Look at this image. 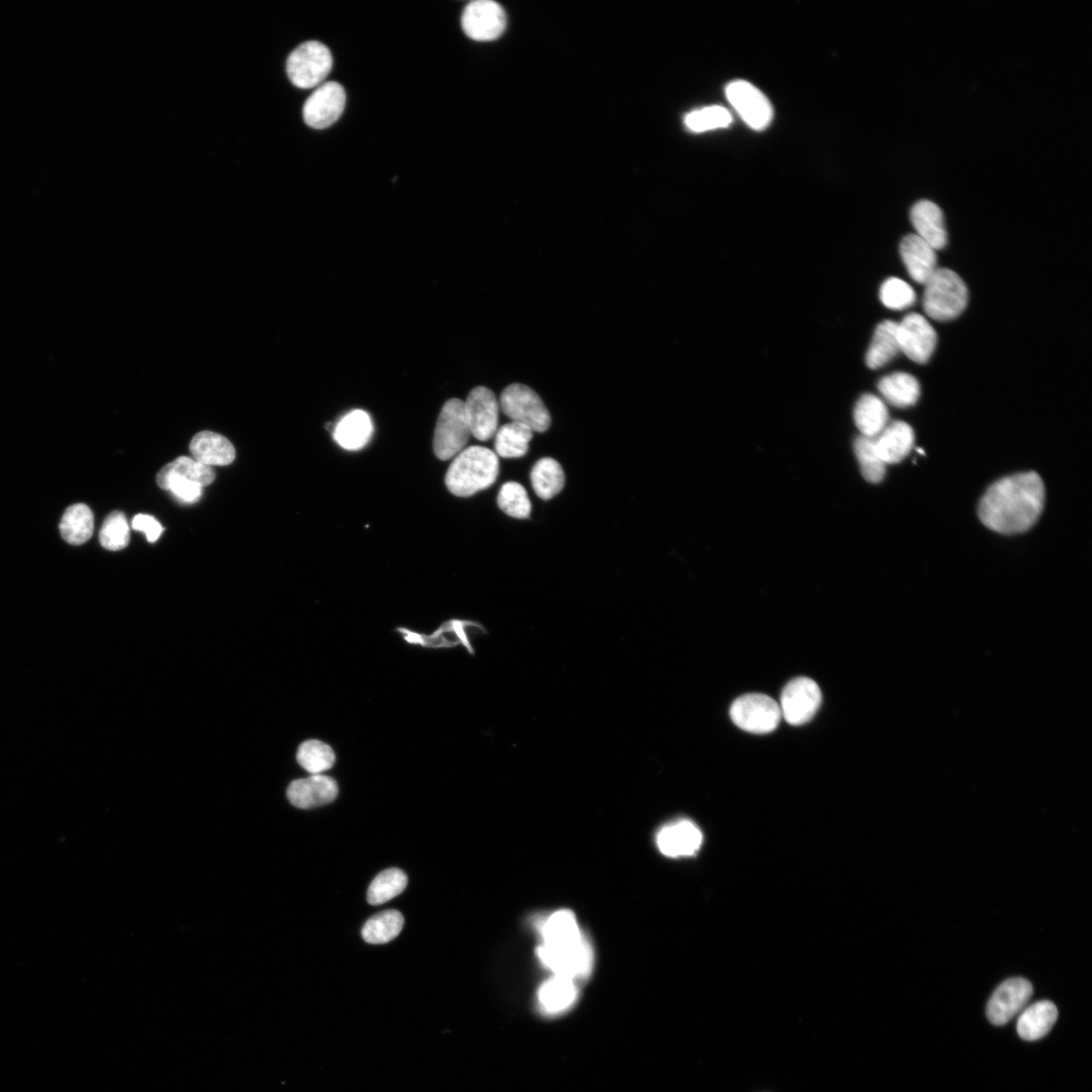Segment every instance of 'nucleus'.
I'll return each instance as SVG.
<instances>
[{"label":"nucleus","instance_id":"1","mask_svg":"<svg viewBox=\"0 0 1092 1092\" xmlns=\"http://www.w3.org/2000/svg\"><path fill=\"white\" fill-rule=\"evenodd\" d=\"M1045 505V486L1036 473L1016 474L994 483L983 497L980 518L989 530L1014 535L1029 531Z\"/></svg>","mask_w":1092,"mask_h":1092},{"label":"nucleus","instance_id":"2","mask_svg":"<svg viewBox=\"0 0 1092 1092\" xmlns=\"http://www.w3.org/2000/svg\"><path fill=\"white\" fill-rule=\"evenodd\" d=\"M499 460L490 449L472 446L462 452L449 467L445 484L458 497H471L490 488L499 475Z\"/></svg>","mask_w":1092,"mask_h":1092},{"label":"nucleus","instance_id":"3","mask_svg":"<svg viewBox=\"0 0 1092 1092\" xmlns=\"http://www.w3.org/2000/svg\"><path fill=\"white\" fill-rule=\"evenodd\" d=\"M923 305L926 314L939 323L959 317L968 307L969 289L955 272L938 269L924 285Z\"/></svg>","mask_w":1092,"mask_h":1092},{"label":"nucleus","instance_id":"4","mask_svg":"<svg viewBox=\"0 0 1092 1092\" xmlns=\"http://www.w3.org/2000/svg\"><path fill=\"white\" fill-rule=\"evenodd\" d=\"M333 68V57L323 43L309 41L289 56L287 74L291 83L302 90L316 89L325 84Z\"/></svg>","mask_w":1092,"mask_h":1092},{"label":"nucleus","instance_id":"5","mask_svg":"<svg viewBox=\"0 0 1092 1092\" xmlns=\"http://www.w3.org/2000/svg\"><path fill=\"white\" fill-rule=\"evenodd\" d=\"M538 957L554 976L574 982L587 980L593 971L594 954L586 938L561 946L542 944L538 948Z\"/></svg>","mask_w":1092,"mask_h":1092},{"label":"nucleus","instance_id":"6","mask_svg":"<svg viewBox=\"0 0 1092 1092\" xmlns=\"http://www.w3.org/2000/svg\"><path fill=\"white\" fill-rule=\"evenodd\" d=\"M472 435L465 402L449 400L439 414L434 433L433 449L441 461H448L462 453Z\"/></svg>","mask_w":1092,"mask_h":1092},{"label":"nucleus","instance_id":"7","mask_svg":"<svg viewBox=\"0 0 1092 1092\" xmlns=\"http://www.w3.org/2000/svg\"><path fill=\"white\" fill-rule=\"evenodd\" d=\"M731 718L741 730L765 735L774 732L782 719L780 705L764 694H747L732 705Z\"/></svg>","mask_w":1092,"mask_h":1092},{"label":"nucleus","instance_id":"8","mask_svg":"<svg viewBox=\"0 0 1092 1092\" xmlns=\"http://www.w3.org/2000/svg\"><path fill=\"white\" fill-rule=\"evenodd\" d=\"M500 405L512 422L524 424L534 432H546L550 426L551 418L543 400L525 384L509 385L501 395Z\"/></svg>","mask_w":1092,"mask_h":1092},{"label":"nucleus","instance_id":"9","mask_svg":"<svg viewBox=\"0 0 1092 1092\" xmlns=\"http://www.w3.org/2000/svg\"><path fill=\"white\" fill-rule=\"evenodd\" d=\"M821 704V691L811 679L800 677L789 682L781 695L782 718L791 726H803L816 715Z\"/></svg>","mask_w":1092,"mask_h":1092},{"label":"nucleus","instance_id":"10","mask_svg":"<svg viewBox=\"0 0 1092 1092\" xmlns=\"http://www.w3.org/2000/svg\"><path fill=\"white\" fill-rule=\"evenodd\" d=\"M345 105L346 94L341 85L334 82L321 85L304 105L305 122L317 130H323L339 119Z\"/></svg>","mask_w":1092,"mask_h":1092},{"label":"nucleus","instance_id":"11","mask_svg":"<svg viewBox=\"0 0 1092 1092\" xmlns=\"http://www.w3.org/2000/svg\"><path fill=\"white\" fill-rule=\"evenodd\" d=\"M726 95L740 116L754 130L762 131L773 118V108L766 97L754 85L746 81H735L728 85Z\"/></svg>","mask_w":1092,"mask_h":1092},{"label":"nucleus","instance_id":"12","mask_svg":"<svg viewBox=\"0 0 1092 1092\" xmlns=\"http://www.w3.org/2000/svg\"><path fill=\"white\" fill-rule=\"evenodd\" d=\"M897 333L901 352L919 364L927 363L938 342V335L929 321L919 313L907 315L901 324H897Z\"/></svg>","mask_w":1092,"mask_h":1092},{"label":"nucleus","instance_id":"13","mask_svg":"<svg viewBox=\"0 0 1092 1092\" xmlns=\"http://www.w3.org/2000/svg\"><path fill=\"white\" fill-rule=\"evenodd\" d=\"M507 18L503 8L492 0H475L462 17L463 30L475 41L488 42L498 39L505 31Z\"/></svg>","mask_w":1092,"mask_h":1092},{"label":"nucleus","instance_id":"14","mask_svg":"<svg viewBox=\"0 0 1092 1092\" xmlns=\"http://www.w3.org/2000/svg\"><path fill=\"white\" fill-rule=\"evenodd\" d=\"M1033 992V985L1026 980L1012 979L1004 982L989 999L986 1012L988 1019L994 1025L1006 1024L1025 1008Z\"/></svg>","mask_w":1092,"mask_h":1092},{"label":"nucleus","instance_id":"15","mask_svg":"<svg viewBox=\"0 0 1092 1092\" xmlns=\"http://www.w3.org/2000/svg\"><path fill=\"white\" fill-rule=\"evenodd\" d=\"M703 834L690 819L681 818L664 825L657 834L661 853L670 858L694 856L701 848Z\"/></svg>","mask_w":1092,"mask_h":1092},{"label":"nucleus","instance_id":"16","mask_svg":"<svg viewBox=\"0 0 1092 1092\" xmlns=\"http://www.w3.org/2000/svg\"><path fill=\"white\" fill-rule=\"evenodd\" d=\"M465 410L472 435L480 441L491 439L499 422V404L494 393L485 387L474 389L465 402Z\"/></svg>","mask_w":1092,"mask_h":1092},{"label":"nucleus","instance_id":"17","mask_svg":"<svg viewBox=\"0 0 1092 1092\" xmlns=\"http://www.w3.org/2000/svg\"><path fill=\"white\" fill-rule=\"evenodd\" d=\"M338 785L330 777L313 775L292 782L287 795L290 802L302 809H310L333 802L338 796Z\"/></svg>","mask_w":1092,"mask_h":1092},{"label":"nucleus","instance_id":"18","mask_svg":"<svg viewBox=\"0 0 1092 1092\" xmlns=\"http://www.w3.org/2000/svg\"><path fill=\"white\" fill-rule=\"evenodd\" d=\"M899 250L909 275L919 285H925L939 269L936 250L916 234L906 236Z\"/></svg>","mask_w":1092,"mask_h":1092},{"label":"nucleus","instance_id":"19","mask_svg":"<svg viewBox=\"0 0 1092 1092\" xmlns=\"http://www.w3.org/2000/svg\"><path fill=\"white\" fill-rule=\"evenodd\" d=\"M876 451L887 465L902 463L915 444L913 428L904 421L889 422L885 429L873 438Z\"/></svg>","mask_w":1092,"mask_h":1092},{"label":"nucleus","instance_id":"20","mask_svg":"<svg viewBox=\"0 0 1092 1092\" xmlns=\"http://www.w3.org/2000/svg\"><path fill=\"white\" fill-rule=\"evenodd\" d=\"M911 221L920 238L936 251L945 248L948 242L944 215L941 208L929 200L919 201L911 210Z\"/></svg>","mask_w":1092,"mask_h":1092},{"label":"nucleus","instance_id":"21","mask_svg":"<svg viewBox=\"0 0 1092 1092\" xmlns=\"http://www.w3.org/2000/svg\"><path fill=\"white\" fill-rule=\"evenodd\" d=\"M189 449L194 460L209 467H226L236 458L233 444L226 437L211 431L198 433L192 438Z\"/></svg>","mask_w":1092,"mask_h":1092},{"label":"nucleus","instance_id":"22","mask_svg":"<svg viewBox=\"0 0 1092 1092\" xmlns=\"http://www.w3.org/2000/svg\"><path fill=\"white\" fill-rule=\"evenodd\" d=\"M1057 1018L1058 1009L1053 1002L1039 1001L1021 1011L1016 1030L1021 1039L1037 1041L1049 1034Z\"/></svg>","mask_w":1092,"mask_h":1092},{"label":"nucleus","instance_id":"23","mask_svg":"<svg viewBox=\"0 0 1092 1092\" xmlns=\"http://www.w3.org/2000/svg\"><path fill=\"white\" fill-rule=\"evenodd\" d=\"M878 390L889 404L898 408L914 406L921 397L919 380L911 373L903 371L893 372L880 378Z\"/></svg>","mask_w":1092,"mask_h":1092},{"label":"nucleus","instance_id":"24","mask_svg":"<svg viewBox=\"0 0 1092 1092\" xmlns=\"http://www.w3.org/2000/svg\"><path fill=\"white\" fill-rule=\"evenodd\" d=\"M577 996H579V989L576 982L554 976L540 988L539 1002L545 1013L555 1015L569 1009Z\"/></svg>","mask_w":1092,"mask_h":1092},{"label":"nucleus","instance_id":"25","mask_svg":"<svg viewBox=\"0 0 1092 1092\" xmlns=\"http://www.w3.org/2000/svg\"><path fill=\"white\" fill-rule=\"evenodd\" d=\"M372 431L373 425L369 415L364 411L355 410L337 424L334 439L342 448L355 452L368 443Z\"/></svg>","mask_w":1092,"mask_h":1092},{"label":"nucleus","instance_id":"26","mask_svg":"<svg viewBox=\"0 0 1092 1092\" xmlns=\"http://www.w3.org/2000/svg\"><path fill=\"white\" fill-rule=\"evenodd\" d=\"M94 514L86 504L71 506L63 514L59 527L62 539L73 546H82L90 541L94 535Z\"/></svg>","mask_w":1092,"mask_h":1092},{"label":"nucleus","instance_id":"27","mask_svg":"<svg viewBox=\"0 0 1092 1092\" xmlns=\"http://www.w3.org/2000/svg\"><path fill=\"white\" fill-rule=\"evenodd\" d=\"M854 420L861 436L875 438L889 424L888 409L882 399L866 394L855 406Z\"/></svg>","mask_w":1092,"mask_h":1092},{"label":"nucleus","instance_id":"28","mask_svg":"<svg viewBox=\"0 0 1092 1092\" xmlns=\"http://www.w3.org/2000/svg\"><path fill=\"white\" fill-rule=\"evenodd\" d=\"M899 352L897 324L894 321H883L873 335V339L866 354V363L871 369H879L890 362Z\"/></svg>","mask_w":1092,"mask_h":1092},{"label":"nucleus","instance_id":"29","mask_svg":"<svg viewBox=\"0 0 1092 1092\" xmlns=\"http://www.w3.org/2000/svg\"><path fill=\"white\" fill-rule=\"evenodd\" d=\"M543 945L561 946L584 938L575 916L567 910L550 915L542 925Z\"/></svg>","mask_w":1092,"mask_h":1092},{"label":"nucleus","instance_id":"30","mask_svg":"<svg viewBox=\"0 0 1092 1092\" xmlns=\"http://www.w3.org/2000/svg\"><path fill=\"white\" fill-rule=\"evenodd\" d=\"M534 431L521 423L511 422L504 425L496 435L497 454L504 459H520L529 452V444Z\"/></svg>","mask_w":1092,"mask_h":1092},{"label":"nucleus","instance_id":"31","mask_svg":"<svg viewBox=\"0 0 1092 1092\" xmlns=\"http://www.w3.org/2000/svg\"><path fill=\"white\" fill-rule=\"evenodd\" d=\"M532 483L537 495L543 500H550L564 487V474L561 466L553 459L539 461L533 469Z\"/></svg>","mask_w":1092,"mask_h":1092},{"label":"nucleus","instance_id":"32","mask_svg":"<svg viewBox=\"0 0 1092 1092\" xmlns=\"http://www.w3.org/2000/svg\"><path fill=\"white\" fill-rule=\"evenodd\" d=\"M404 927V918L397 911H387L370 918L362 929L365 942L387 944L397 938Z\"/></svg>","mask_w":1092,"mask_h":1092},{"label":"nucleus","instance_id":"33","mask_svg":"<svg viewBox=\"0 0 1092 1092\" xmlns=\"http://www.w3.org/2000/svg\"><path fill=\"white\" fill-rule=\"evenodd\" d=\"M407 875L400 869L392 868L378 874L367 891V901L371 906H379L400 895L407 887Z\"/></svg>","mask_w":1092,"mask_h":1092},{"label":"nucleus","instance_id":"34","mask_svg":"<svg viewBox=\"0 0 1092 1092\" xmlns=\"http://www.w3.org/2000/svg\"><path fill=\"white\" fill-rule=\"evenodd\" d=\"M335 759L331 747L316 740L303 743L297 754L298 763L313 775H320L331 768Z\"/></svg>","mask_w":1092,"mask_h":1092},{"label":"nucleus","instance_id":"35","mask_svg":"<svg viewBox=\"0 0 1092 1092\" xmlns=\"http://www.w3.org/2000/svg\"><path fill=\"white\" fill-rule=\"evenodd\" d=\"M733 122L731 112L723 107L712 106L686 114L684 123L690 131L703 133L727 127Z\"/></svg>","mask_w":1092,"mask_h":1092},{"label":"nucleus","instance_id":"36","mask_svg":"<svg viewBox=\"0 0 1092 1092\" xmlns=\"http://www.w3.org/2000/svg\"><path fill=\"white\" fill-rule=\"evenodd\" d=\"M854 451L864 479L871 484L882 482L886 474V465L876 451L873 438L859 436L854 442Z\"/></svg>","mask_w":1092,"mask_h":1092},{"label":"nucleus","instance_id":"37","mask_svg":"<svg viewBox=\"0 0 1092 1092\" xmlns=\"http://www.w3.org/2000/svg\"><path fill=\"white\" fill-rule=\"evenodd\" d=\"M498 505L510 518L527 520L531 517V500L527 490L519 483L509 482L501 488Z\"/></svg>","mask_w":1092,"mask_h":1092},{"label":"nucleus","instance_id":"38","mask_svg":"<svg viewBox=\"0 0 1092 1092\" xmlns=\"http://www.w3.org/2000/svg\"><path fill=\"white\" fill-rule=\"evenodd\" d=\"M170 475L182 477L186 480L198 483L203 487L211 485L216 478V474L212 467L187 457H180L173 463L166 465L160 470L157 478Z\"/></svg>","mask_w":1092,"mask_h":1092},{"label":"nucleus","instance_id":"39","mask_svg":"<svg viewBox=\"0 0 1092 1092\" xmlns=\"http://www.w3.org/2000/svg\"><path fill=\"white\" fill-rule=\"evenodd\" d=\"M130 527L123 513L114 511L106 519L100 532V543L108 550H121L130 544Z\"/></svg>","mask_w":1092,"mask_h":1092},{"label":"nucleus","instance_id":"40","mask_svg":"<svg viewBox=\"0 0 1092 1092\" xmlns=\"http://www.w3.org/2000/svg\"><path fill=\"white\" fill-rule=\"evenodd\" d=\"M879 296L881 303L894 311L909 309L917 302V294L913 287L897 278L886 280L881 286Z\"/></svg>","mask_w":1092,"mask_h":1092},{"label":"nucleus","instance_id":"41","mask_svg":"<svg viewBox=\"0 0 1092 1092\" xmlns=\"http://www.w3.org/2000/svg\"><path fill=\"white\" fill-rule=\"evenodd\" d=\"M157 484L183 503H196L203 496V486L182 477L170 475L157 478Z\"/></svg>","mask_w":1092,"mask_h":1092},{"label":"nucleus","instance_id":"42","mask_svg":"<svg viewBox=\"0 0 1092 1092\" xmlns=\"http://www.w3.org/2000/svg\"><path fill=\"white\" fill-rule=\"evenodd\" d=\"M132 528L146 534L147 540L151 544L157 542L163 533L162 526L154 518L144 516V514L135 517Z\"/></svg>","mask_w":1092,"mask_h":1092}]
</instances>
